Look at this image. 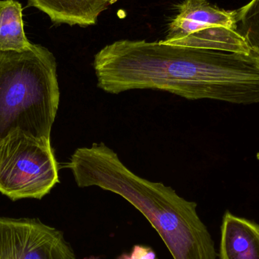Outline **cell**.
<instances>
[{
    "mask_svg": "<svg viewBox=\"0 0 259 259\" xmlns=\"http://www.w3.org/2000/svg\"><path fill=\"white\" fill-rule=\"evenodd\" d=\"M97 86L119 94L159 90L187 100L259 103V62L252 55L122 39L94 57Z\"/></svg>",
    "mask_w": 259,
    "mask_h": 259,
    "instance_id": "obj_1",
    "label": "cell"
},
{
    "mask_svg": "<svg viewBox=\"0 0 259 259\" xmlns=\"http://www.w3.org/2000/svg\"><path fill=\"white\" fill-rule=\"evenodd\" d=\"M67 167L80 188L100 187L137 208L159 234L174 259H217L214 242L197 204L162 183L137 176L103 143L78 148Z\"/></svg>",
    "mask_w": 259,
    "mask_h": 259,
    "instance_id": "obj_2",
    "label": "cell"
},
{
    "mask_svg": "<svg viewBox=\"0 0 259 259\" xmlns=\"http://www.w3.org/2000/svg\"><path fill=\"white\" fill-rule=\"evenodd\" d=\"M59 99L50 50L33 44L22 52L0 51V140L15 131L50 140Z\"/></svg>",
    "mask_w": 259,
    "mask_h": 259,
    "instance_id": "obj_3",
    "label": "cell"
},
{
    "mask_svg": "<svg viewBox=\"0 0 259 259\" xmlns=\"http://www.w3.org/2000/svg\"><path fill=\"white\" fill-rule=\"evenodd\" d=\"M59 182L50 140L15 131L0 140V193L13 201L41 199Z\"/></svg>",
    "mask_w": 259,
    "mask_h": 259,
    "instance_id": "obj_4",
    "label": "cell"
},
{
    "mask_svg": "<svg viewBox=\"0 0 259 259\" xmlns=\"http://www.w3.org/2000/svg\"><path fill=\"white\" fill-rule=\"evenodd\" d=\"M0 259H77L64 233L37 219L0 217Z\"/></svg>",
    "mask_w": 259,
    "mask_h": 259,
    "instance_id": "obj_5",
    "label": "cell"
},
{
    "mask_svg": "<svg viewBox=\"0 0 259 259\" xmlns=\"http://www.w3.org/2000/svg\"><path fill=\"white\" fill-rule=\"evenodd\" d=\"M225 27L237 30V10L220 9L206 0H184L178 6V14L168 24L162 44H172L192 33L211 28Z\"/></svg>",
    "mask_w": 259,
    "mask_h": 259,
    "instance_id": "obj_6",
    "label": "cell"
},
{
    "mask_svg": "<svg viewBox=\"0 0 259 259\" xmlns=\"http://www.w3.org/2000/svg\"><path fill=\"white\" fill-rule=\"evenodd\" d=\"M220 259H259V225L227 211L222 221Z\"/></svg>",
    "mask_w": 259,
    "mask_h": 259,
    "instance_id": "obj_7",
    "label": "cell"
},
{
    "mask_svg": "<svg viewBox=\"0 0 259 259\" xmlns=\"http://www.w3.org/2000/svg\"><path fill=\"white\" fill-rule=\"evenodd\" d=\"M117 0H28L55 24L80 27L94 25L100 14Z\"/></svg>",
    "mask_w": 259,
    "mask_h": 259,
    "instance_id": "obj_8",
    "label": "cell"
},
{
    "mask_svg": "<svg viewBox=\"0 0 259 259\" xmlns=\"http://www.w3.org/2000/svg\"><path fill=\"white\" fill-rule=\"evenodd\" d=\"M22 6L15 0H0V51L22 52L33 44L26 37Z\"/></svg>",
    "mask_w": 259,
    "mask_h": 259,
    "instance_id": "obj_9",
    "label": "cell"
},
{
    "mask_svg": "<svg viewBox=\"0 0 259 259\" xmlns=\"http://www.w3.org/2000/svg\"><path fill=\"white\" fill-rule=\"evenodd\" d=\"M237 31L246 39L251 54L259 51V0L237 9Z\"/></svg>",
    "mask_w": 259,
    "mask_h": 259,
    "instance_id": "obj_10",
    "label": "cell"
},
{
    "mask_svg": "<svg viewBox=\"0 0 259 259\" xmlns=\"http://www.w3.org/2000/svg\"><path fill=\"white\" fill-rule=\"evenodd\" d=\"M117 259H157V255L150 246L135 245L130 253L124 252Z\"/></svg>",
    "mask_w": 259,
    "mask_h": 259,
    "instance_id": "obj_11",
    "label": "cell"
},
{
    "mask_svg": "<svg viewBox=\"0 0 259 259\" xmlns=\"http://www.w3.org/2000/svg\"><path fill=\"white\" fill-rule=\"evenodd\" d=\"M250 55H252V56H253V57L255 58V59L259 62V51L257 52V53H252V54Z\"/></svg>",
    "mask_w": 259,
    "mask_h": 259,
    "instance_id": "obj_12",
    "label": "cell"
},
{
    "mask_svg": "<svg viewBox=\"0 0 259 259\" xmlns=\"http://www.w3.org/2000/svg\"><path fill=\"white\" fill-rule=\"evenodd\" d=\"M84 259H98V258H95V257H90V258H84Z\"/></svg>",
    "mask_w": 259,
    "mask_h": 259,
    "instance_id": "obj_13",
    "label": "cell"
}]
</instances>
